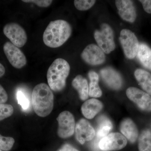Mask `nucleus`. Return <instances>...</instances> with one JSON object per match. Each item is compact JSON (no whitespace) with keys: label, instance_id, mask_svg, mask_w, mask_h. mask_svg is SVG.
I'll return each mask as SVG.
<instances>
[{"label":"nucleus","instance_id":"obj_1","mask_svg":"<svg viewBox=\"0 0 151 151\" xmlns=\"http://www.w3.org/2000/svg\"><path fill=\"white\" fill-rule=\"evenodd\" d=\"M71 32L70 24L64 20L50 22L43 33L44 43L51 48H57L67 41Z\"/></svg>","mask_w":151,"mask_h":151},{"label":"nucleus","instance_id":"obj_2","mask_svg":"<svg viewBox=\"0 0 151 151\" xmlns=\"http://www.w3.org/2000/svg\"><path fill=\"white\" fill-rule=\"evenodd\" d=\"M33 108L37 115L45 117L51 113L54 105V95L45 83L37 84L32 93Z\"/></svg>","mask_w":151,"mask_h":151},{"label":"nucleus","instance_id":"obj_3","mask_svg":"<svg viewBox=\"0 0 151 151\" xmlns=\"http://www.w3.org/2000/svg\"><path fill=\"white\" fill-rule=\"evenodd\" d=\"M69 63L63 58L55 59L49 68L47 73L49 86L54 92H60L65 88L70 73Z\"/></svg>","mask_w":151,"mask_h":151},{"label":"nucleus","instance_id":"obj_4","mask_svg":"<svg viewBox=\"0 0 151 151\" xmlns=\"http://www.w3.org/2000/svg\"><path fill=\"white\" fill-rule=\"evenodd\" d=\"M94 37L98 46L106 54H109L116 48L114 32L112 28L106 23L101 24L100 30H96Z\"/></svg>","mask_w":151,"mask_h":151},{"label":"nucleus","instance_id":"obj_5","mask_svg":"<svg viewBox=\"0 0 151 151\" xmlns=\"http://www.w3.org/2000/svg\"><path fill=\"white\" fill-rule=\"evenodd\" d=\"M119 40L127 58L134 59L137 56L139 44L134 32L129 29H122L120 32Z\"/></svg>","mask_w":151,"mask_h":151},{"label":"nucleus","instance_id":"obj_6","mask_svg":"<svg viewBox=\"0 0 151 151\" xmlns=\"http://www.w3.org/2000/svg\"><path fill=\"white\" fill-rule=\"evenodd\" d=\"M4 34L11 42L17 47L24 46L27 40V37L24 29L18 24L12 22L7 24L3 29Z\"/></svg>","mask_w":151,"mask_h":151},{"label":"nucleus","instance_id":"obj_7","mask_svg":"<svg viewBox=\"0 0 151 151\" xmlns=\"http://www.w3.org/2000/svg\"><path fill=\"white\" fill-rule=\"evenodd\" d=\"M58 123L57 134L59 137L65 139L70 137L74 133L75 122L72 113L65 111L60 113L57 118Z\"/></svg>","mask_w":151,"mask_h":151},{"label":"nucleus","instance_id":"obj_8","mask_svg":"<svg viewBox=\"0 0 151 151\" xmlns=\"http://www.w3.org/2000/svg\"><path fill=\"white\" fill-rule=\"evenodd\" d=\"M126 138L119 133H112L100 140L99 147L104 151L119 150L127 145Z\"/></svg>","mask_w":151,"mask_h":151},{"label":"nucleus","instance_id":"obj_9","mask_svg":"<svg viewBox=\"0 0 151 151\" xmlns=\"http://www.w3.org/2000/svg\"><path fill=\"white\" fill-rule=\"evenodd\" d=\"M4 52L11 65L20 69L26 64L27 59L23 52L12 42H6L3 47Z\"/></svg>","mask_w":151,"mask_h":151},{"label":"nucleus","instance_id":"obj_10","mask_svg":"<svg viewBox=\"0 0 151 151\" xmlns=\"http://www.w3.org/2000/svg\"><path fill=\"white\" fill-rule=\"evenodd\" d=\"M127 97L141 110L151 111V97L147 92L134 87H130L127 89Z\"/></svg>","mask_w":151,"mask_h":151},{"label":"nucleus","instance_id":"obj_11","mask_svg":"<svg viewBox=\"0 0 151 151\" xmlns=\"http://www.w3.org/2000/svg\"><path fill=\"white\" fill-rule=\"evenodd\" d=\"M81 56L86 63L92 65L102 64L105 60L104 52L99 46L93 44L87 45L81 52Z\"/></svg>","mask_w":151,"mask_h":151},{"label":"nucleus","instance_id":"obj_12","mask_svg":"<svg viewBox=\"0 0 151 151\" xmlns=\"http://www.w3.org/2000/svg\"><path fill=\"white\" fill-rule=\"evenodd\" d=\"M76 140L81 145L91 141L95 137V131L88 121L84 119L79 120L75 126Z\"/></svg>","mask_w":151,"mask_h":151},{"label":"nucleus","instance_id":"obj_13","mask_svg":"<svg viewBox=\"0 0 151 151\" xmlns=\"http://www.w3.org/2000/svg\"><path fill=\"white\" fill-rule=\"evenodd\" d=\"M115 4L119 16L123 20L130 23L137 18L136 9L133 2L129 0H117Z\"/></svg>","mask_w":151,"mask_h":151},{"label":"nucleus","instance_id":"obj_14","mask_svg":"<svg viewBox=\"0 0 151 151\" xmlns=\"http://www.w3.org/2000/svg\"><path fill=\"white\" fill-rule=\"evenodd\" d=\"M100 74L105 84L111 89L119 90L123 84V80L119 72L111 67H106L100 70Z\"/></svg>","mask_w":151,"mask_h":151},{"label":"nucleus","instance_id":"obj_15","mask_svg":"<svg viewBox=\"0 0 151 151\" xmlns=\"http://www.w3.org/2000/svg\"><path fill=\"white\" fill-rule=\"evenodd\" d=\"M120 131L125 138L131 143L137 141L139 137V131L136 124L132 119H124L120 124Z\"/></svg>","mask_w":151,"mask_h":151},{"label":"nucleus","instance_id":"obj_16","mask_svg":"<svg viewBox=\"0 0 151 151\" xmlns=\"http://www.w3.org/2000/svg\"><path fill=\"white\" fill-rule=\"evenodd\" d=\"M103 108V104L100 100L94 98L85 101L81 106V111L84 117L87 119L94 118Z\"/></svg>","mask_w":151,"mask_h":151},{"label":"nucleus","instance_id":"obj_17","mask_svg":"<svg viewBox=\"0 0 151 151\" xmlns=\"http://www.w3.org/2000/svg\"><path fill=\"white\" fill-rule=\"evenodd\" d=\"M72 85L77 90L81 100L84 101L89 97V86L86 78L81 75H78L73 79Z\"/></svg>","mask_w":151,"mask_h":151},{"label":"nucleus","instance_id":"obj_18","mask_svg":"<svg viewBox=\"0 0 151 151\" xmlns=\"http://www.w3.org/2000/svg\"><path fill=\"white\" fill-rule=\"evenodd\" d=\"M135 78L141 87L151 96V74L145 70L137 69L134 72Z\"/></svg>","mask_w":151,"mask_h":151},{"label":"nucleus","instance_id":"obj_19","mask_svg":"<svg viewBox=\"0 0 151 151\" xmlns=\"http://www.w3.org/2000/svg\"><path fill=\"white\" fill-rule=\"evenodd\" d=\"M97 122V137L101 139L108 134L113 129V125L111 120L105 116H100Z\"/></svg>","mask_w":151,"mask_h":151},{"label":"nucleus","instance_id":"obj_20","mask_svg":"<svg viewBox=\"0 0 151 151\" xmlns=\"http://www.w3.org/2000/svg\"><path fill=\"white\" fill-rule=\"evenodd\" d=\"M137 56L142 65L151 70V49L147 45L140 44Z\"/></svg>","mask_w":151,"mask_h":151},{"label":"nucleus","instance_id":"obj_21","mask_svg":"<svg viewBox=\"0 0 151 151\" xmlns=\"http://www.w3.org/2000/svg\"><path fill=\"white\" fill-rule=\"evenodd\" d=\"M88 76L90 80L89 96L93 97H101L102 92L98 84L99 76L95 71L91 70L88 73Z\"/></svg>","mask_w":151,"mask_h":151},{"label":"nucleus","instance_id":"obj_22","mask_svg":"<svg viewBox=\"0 0 151 151\" xmlns=\"http://www.w3.org/2000/svg\"><path fill=\"white\" fill-rule=\"evenodd\" d=\"M139 151H151V132L144 130L141 133L138 141Z\"/></svg>","mask_w":151,"mask_h":151},{"label":"nucleus","instance_id":"obj_23","mask_svg":"<svg viewBox=\"0 0 151 151\" xmlns=\"http://www.w3.org/2000/svg\"><path fill=\"white\" fill-rule=\"evenodd\" d=\"M96 2L94 0H75L74 4L77 9L86 11L91 8Z\"/></svg>","mask_w":151,"mask_h":151},{"label":"nucleus","instance_id":"obj_24","mask_svg":"<svg viewBox=\"0 0 151 151\" xmlns=\"http://www.w3.org/2000/svg\"><path fill=\"white\" fill-rule=\"evenodd\" d=\"M15 142L14 138L3 137L0 134V150L2 151L10 150Z\"/></svg>","mask_w":151,"mask_h":151},{"label":"nucleus","instance_id":"obj_25","mask_svg":"<svg viewBox=\"0 0 151 151\" xmlns=\"http://www.w3.org/2000/svg\"><path fill=\"white\" fill-rule=\"evenodd\" d=\"M14 113V108L9 104H0V121L8 118Z\"/></svg>","mask_w":151,"mask_h":151},{"label":"nucleus","instance_id":"obj_26","mask_svg":"<svg viewBox=\"0 0 151 151\" xmlns=\"http://www.w3.org/2000/svg\"><path fill=\"white\" fill-rule=\"evenodd\" d=\"M17 98L19 104L24 110L26 111L28 109L30 105L29 100L21 90H19L17 92Z\"/></svg>","mask_w":151,"mask_h":151},{"label":"nucleus","instance_id":"obj_27","mask_svg":"<svg viewBox=\"0 0 151 151\" xmlns=\"http://www.w3.org/2000/svg\"><path fill=\"white\" fill-rule=\"evenodd\" d=\"M22 1L25 3H34L40 7H47L52 2V0H23Z\"/></svg>","mask_w":151,"mask_h":151},{"label":"nucleus","instance_id":"obj_28","mask_svg":"<svg viewBox=\"0 0 151 151\" xmlns=\"http://www.w3.org/2000/svg\"><path fill=\"white\" fill-rule=\"evenodd\" d=\"M8 96L6 90L0 84V104H4L7 101Z\"/></svg>","mask_w":151,"mask_h":151},{"label":"nucleus","instance_id":"obj_29","mask_svg":"<svg viewBox=\"0 0 151 151\" xmlns=\"http://www.w3.org/2000/svg\"><path fill=\"white\" fill-rule=\"evenodd\" d=\"M139 1L142 4L144 10L146 12L151 14V0H142Z\"/></svg>","mask_w":151,"mask_h":151},{"label":"nucleus","instance_id":"obj_30","mask_svg":"<svg viewBox=\"0 0 151 151\" xmlns=\"http://www.w3.org/2000/svg\"><path fill=\"white\" fill-rule=\"evenodd\" d=\"M57 151H79L69 144H65Z\"/></svg>","mask_w":151,"mask_h":151},{"label":"nucleus","instance_id":"obj_31","mask_svg":"<svg viewBox=\"0 0 151 151\" xmlns=\"http://www.w3.org/2000/svg\"><path fill=\"white\" fill-rule=\"evenodd\" d=\"M5 67L1 63H0V77H1L4 75L5 73Z\"/></svg>","mask_w":151,"mask_h":151},{"label":"nucleus","instance_id":"obj_32","mask_svg":"<svg viewBox=\"0 0 151 151\" xmlns=\"http://www.w3.org/2000/svg\"><path fill=\"white\" fill-rule=\"evenodd\" d=\"M0 151H2L1 150H0Z\"/></svg>","mask_w":151,"mask_h":151}]
</instances>
